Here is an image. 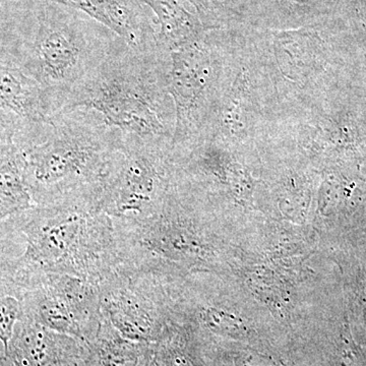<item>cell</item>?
<instances>
[{
  "label": "cell",
  "mask_w": 366,
  "mask_h": 366,
  "mask_svg": "<svg viewBox=\"0 0 366 366\" xmlns=\"http://www.w3.org/2000/svg\"><path fill=\"white\" fill-rule=\"evenodd\" d=\"M24 245L14 269L20 287L41 274L100 282L122 264L114 223L97 197L35 206L9 218Z\"/></svg>",
  "instance_id": "cell-1"
},
{
  "label": "cell",
  "mask_w": 366,
  "mask_h": 366,
  "mask_svg": "<svg viewBox=\"0 0 366 366\" xmlns=\"http://www.w3.org/2000/svg\"><path fill=\"white\" fill-rule=\"evenodd\" d=\"M122 136L97 113L84 108L60 110L36 124V139H26L21 149L36 206L97 197Z\"/></svg>",
  "instance_id": "cell-2"
},
{
  "label": "cell",
  "mask_w": 366,
  "mask_h": 366,
  "mask_svg": "<svg viewBox=\"0 0 366 366\" xmlns=\"http://www.w3.org/2000/svg\"><path fill=\"white\" fill-rule=\"evenodd\" d=\"M168 57L162 50L134 51L118 38L61 110H92L124 134L172 142L175 108L167 88Z\"/></svg>",
  "instance_id": "cell-3"
},
{
  "label": "cell",
  "mask_w": 366,
  "mask_h": 366,
  "mask_svg": "<svg viewBox=\"0 0 366 366\" xmlns=\"http://www.w3.org/2000/svg\"><path fill=\"white\" fill-rule=\"evenodd\" d=\"M59 4H46L31 46L26 74L49 95L56 112L67 97L97 69L118 37L93 26ZM55 112V113H56Z\"/></svg>",
  "instance_id": "cell-4"
},
{
  "label": "cell",
  "mask_w": 366,
  "mask_h": 366,
  "mask_svg": "<svg viewBox=\"0 0 366 366\" xmlns=\"http://www.w3.org/2000/svg\"><path fill=\"white\" fill-rule=\"evenodd\" d=\"M173 182L172 142L122 132L99 187L98 204L114 222H137L161 208Z\"/></svg>",
  "instance_id": "cell-5"
},
{
  "label": "cell",
  "mask_w": 366,
  "mask_h": 366,
  "mask_svg": "<svg viewBox=\"0 0 366 366\" xmlns=\"http://www.w3.org/2000/svg\"><path fill=\"white\" fill-rule=\"evenodd\" d=\"M228 44L206 33L169 52L167 88L175 108L172 151L189 148L208 129L222 91Z\"/></svg>",
  "instance_id": "cell-6"
},
{
  "label": "cell",
  "mask_w": 366,
  "mask_h": 366,
  "mask_svg": "<svg viewBox=\"0 0 366 366\" xmlns=\"http://www.w3.org/2000/svg\"><path fill=\"white\" fill-rule=\"evenodd\" d=\"M21 289L24 317L88 344L97 338L104 320L97 282L41 274L26 280Z\"/></svg>",
  "instance_id": "cell-7"
},
{
  "label": "cell",
  "mask_w": 366,
  "mask_h": 366,
  "mask_svg": "<svg viewBox=\"0 0 366 366\" xmlns=\"http://www.w3.org/2000/svg\"><path fill=\"white\" fill-rule=\"evenodd\" d=\"M103 317L124 338L153 344L162 327L155 272L122 264L99 282Z\"/></svg>",
  "instance_id": "cell-8"
},
{
  "label": "cell",
  "mask_w": 366,
  "mask_h": 366,
  "mask_svg": "<svg viewBox=\"0 0 366 366\" xmlns=\"http://www.w3.org/2000/svg\"><path fill=\"white\" fill-rule=\"evenodd\" d=\"M13 366H83L91 356L86 342L52 331L21 315L6 349Z\"/></svg>",
  "instance_id": "cell-9"
},
{
  "label": "cell",
  "mask_w": 366,
  "mask_h": 366,
  "mask_svg": "<svg viewBox=\"0 0 366 366\" xmlns=\"http://www.w3.org/2000/svg\"><path fill=\"white\" fill-rule=\"evenodd\" d=\"M88 14L134 51H158L157 31L144 16L139 0H48Z\"/></svg>",
  "instance_id": "cell-10"
},
{
  "label": "cell",
  "mask_w": 366,
  "mask_h": 366,
  "mask_svg": "<svg viewBox=\"0 0 366 366\" xmlns=\"http://www.w3.org/2000/svg\"><path fill=\"white\" fill-rule=\"evenodd\" d=\"M0 110L28 124H40L54 114L49 95L24 69L0 61Z\"/></svg>",
  "instance_id": "cell-11"
},
{
  "label": "cell",
  "mask_w": 366,
  "mask_h": 366,
  "mask_svg": "<svg viewBox=\"0 0 366 366\" xmlns=\"http://www.w3.org/2000/svg\"><path fill=\"white\" fill-rule=\"evenodd\" d=\"M157 16V43L163 51L172 50L194 42L206 30L197 16L190 14L178 0H141Z\"/></svg>",
  "instance_id": "cell-12"
},
{
  "label": "cell",
  "mask_w": 366,
  "mask_h": 366,
  "mask_svg": "<svg viewBox=\"0 0 366 366\" xmlns=\"http://www.w3.org/2000/svg\"><path fill=\"white\" fill-rule=\"evenodd\" d=\"M97 366H153V344L124 338L105 319L97 338L89 343Z\"/></svg>",
  "instance_id": "cell-13"
},
{
  "label": "cell",
  "mask_w": 366,
  "mask_h": 366,
  "mask_svg": "<svg viewBox=\"0 0 366 366\" xmlns=\"http://www.w3.org/2000/svg\"><path fill=\"white\" fill-rule=\"evenodd\" d=\"M35 206L26 185L21 151L14 152L0 160V223Z\"/></svg>",
  "instance_id": "cell-14"
},
{
  "label": "cell",
  "mask_w": 366,
  "mask_h": 366,
  "mask_svg": "<svg viewBox=\"0 0 366 366\" xmlns=\"http://www.w3.org/2000/svg\"><path fill=\"white\" fill-rule=\"evenodd\" d=\"M23 290L13 277L0 273V341L6 347L13 337L16 322L23 315Z\"/></svg>",
  "instance_id": "cell-15"
},
{
  "label": "cell",
  "mask_w": 366,
  "mask_h": 366,
  "mask_svg": "<svg viewBox=\"0 0 366 366\" xmlns=\"http://www.w3.org/2000/svg\"><path fill=\"white\" fill-rule=\"evenodd\" d=\"M196 9L204 30L219 28L239 16L242 0H187Z\"/></svg>",
  "instance_id": "cell-16"
},
{
  "label": "cell",
  "mask_w": 366,
  "mask_h": 366,
  "mask_svg": "<svg viewBox=\"0 0 366 366\" xmlns=\"http://www.w3.org/2000/svg\"><path fill=\"white\" fill-rule=\"evenodd\" d=\"M23 252V242L11 220L0 223V273L13 274Z\"/></svg>",
  "instance_id": "cell-17"
},
{
  "label": "cell",
  "mask_w": 366,
  "mask_h": 366,
  "mask_svg": "<svg viewBox=\"0 0 366 366\" xmlns=\"http://www.w3.org/2000/svg\"><path fill=\"white\" fill-rule=\"evenodd\" d=\"M14 117H18L6 112H0V160L14 152L21 151V139H16L19 124L14 122Z\"/></svg>",
  "instance_id": "cell-18"
},
{
  "label": "cell",
  "mask_w": 366,
  "mask_h": 366,
  "mask_svg": "<svg viewBox=\"0 0 366 366\" xmlns=\"http://www.w3.org/2000/svg\"><path fill=\"white\" fill-rule=\"evenodd\" d=\"M166 365L167 366H194L189 357L180 353L177 347H166Z\"/></svg>",
  "instance_id": "cell-19"
},
{
  "label": "cell",
  "mask_w": 366,
  "mask_h": 366,
  "mask_svg": "<svg viewBox=\"0 0 366 366\" xmlns=\"http://www.w3.org/2000/svg\"><path fill=\"white\" fill-rule=\"evenodd\" d=\"M0 366H9V360H7L6 347L0 341Z\"/></svg>",
  "instance_id": "cell-20"
},
{
  "label": "cell",
  "mask_w": 366,
  "mask_h": 366,
  "mask_svg": "<svg viewBox=\"0 0 366 366\" xmlns=\"http://www.w3.org/2000/svg\"><path fill=\"white\" fill-rule=\"evenodd\" d=\"M83 366H97V365H96V363H95V361H94L93 357H92V352H91L90 358H89V360L86 361L85 365H84Z\"/></svg>",
  "instance_id": "cell-21"
},
{
  "label": "cell",
  "mask_w": 366,
  "mask_h": 366,
  "mask_svg": "<svg viewBox=\"0 0 366 366\" xmlns=\"http://www.w3.org/2000/svg\"><path fill=\"white\" fill-rule=\"evenodd\" d=\"M7 360H9V358H7ZM9 366H13L11 365V362H9Z\"/></svg>",
  "instance_id": "cell-22"
}]
</instances>
